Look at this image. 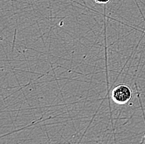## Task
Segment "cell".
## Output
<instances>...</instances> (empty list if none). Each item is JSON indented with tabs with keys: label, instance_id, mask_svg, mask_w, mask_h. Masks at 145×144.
<instances>
[{
	"label": "cell",
	"instance_id": "cell-1",
	"mask_svg": "<svg viewBox=\"0 0 145 144\" xmlns=\"http://www.w3.org/2000/svg\"><path fill=\"white\" fill-rule=\"evenodd\" d=\"M133 96V92L129 86L126 85H119L111 90L110 97L114 103L117 104H126Z\"/></svg>",
	"mask_w": 145,
	"mask_h": 144
},
{
	"label": "cell",
	"instance_id": "cell-2",
	"mask_svg": "<svg viewBox=\"0 0 145 144\" xmlns=\"http://www.w3.org/2000/svg\"><path fill=\"white\" fill-rule=\"evenodd\" d=\"M111 0H95V2L99 4H107Z\"/></svg>",
	"mask_w": 145,
	"mask_h": 144
},
{
	"label": "cell",
	"instance_id": "cell-3",
	"mask_svg": "<svg viewBox=\"0 0 145 144\" xmlns=\"http://www.w3.org/2000/svg\"><path fill=\"white\" fill-rule=\"evenodd\" d=\"M139 144H145V135L142 137V139H141V142H140V143Z\"/></svg>",
	"mask_w": 145,
	"mask_h": 144
}]
</instances>
